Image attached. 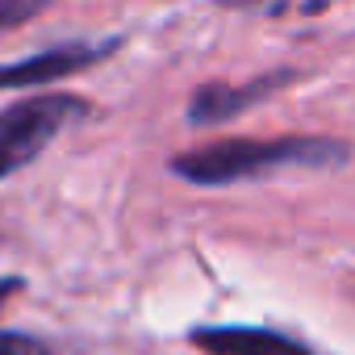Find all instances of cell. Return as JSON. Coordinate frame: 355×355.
<instances>
[{
  "mask_svg": "<svg viewBox=\"0 0 355 355\" xmlns=\"http://www.w3.org/2000/svg\"><path fill=\"white\" fill-rule=\"evenodd\" d=\"M297 80H301L297 67H268L263 76H255V80H247V84L209 80V84H201V88L189 96L184 117H189V125H197V130H201V125H222V121H234V117L259 109L263 101L280 96V92L293 88Z\"/></svg>",
  "mask_w": 355,
  "mask_h": 355,
  "instance_id": "3",
  "label": "cell"
},
{
  "mask_svg": "<svg viewBox=\"0 0 355 355\" xmlns=\"http://www.w3.org/2000/svg\"><path fill=\"white\" fill-rule=\"evenodd\" d=\"M9 293H21V280H17V276H5V280H0V297H9Z\"/></svg>",
  "mask_w": 355,
  "mask_h": 355,
  "instance_id": "10",
  "label": "cell"
},
{
  "mask_svg": "<svg viewBox=\"0 0 355 355\" xmlns=\"http://www.w3.org/2000/svg\"><path fill=\"white\" fill-rule=\"evenodd\" d=\"M125 46L121 34L113 38H96V42H63V46H51V51H38L21 63H0V88H46V84H59L67 76H80L96 63H105L109 55H117Z\"/></svg>",
  "mask_w": 355,
  "mask_h": 355,
  "instance_id": "4",
  "label": "cell"
},
{
  "mask_svg": "<svg viewBox=\"0 0 355 355\" xmlns=\"http://www.w3.org/2000/svg\"><path fill=\"white\" fill-rule=\"evenodd\" d=\"M297 9H301V17H318L330 9V0H297Z\"/></svg>",
  "mask_w": 355,
  "mask_h": 355,
  "instance_id": "9",
  "label": "cell"
},
{
  "mask_svg": "<svg viewBox=\"0 0 355 355\" xmlns=\"http://www.w3.org/2000/svg\"><path fill=\"white\" fill-rule=\"evenodd\" d=\"M351 297H355V284H351Z\"/></svg>",
  "mask_w": 355,
  "mask_h": 355,
  "instance_id": "11",
  "label": "cell"
},
{
  "mask_svg": "<svg viewBox=\"0 0 355 355\" xmlns=\"http://www.w3.org/2000/svg\"><path fill=\"white\" fill-rule=\"evenodd\" d=\"M218 9H239V13H259V17H284L297 0H214Z\"/></svg>",
  "mask_w": 355,
  "mask_h": 355,
  "instance_id": "7",
  "label": "cell"
},
{
  "mask_svg": "<svg viewBox=\"0 0 355 355\" xmlns=\"http://www.w3.org/2000/svg\"><path fill=\"white\" fill-rule=\"evenodd\" d=\"M355 146L338 134H276V138H222L209 146H193L167 159V171L197 189H230L247 180H263L272 171L305 167V171H338L347 167Z\"/></svg>",
  "mask_w": 355,
  "mask_h": 355,
  "instance_id": "1",
  "label": "cell"
},
{
  "mask_svg": "<svg viewBox=\"0 0 355 355\" xmlns=\"http://www.w3.org/2000/svg\"><path fill=\"white\" fill-rule=\"evenodd\" d=\"M55 0H0V34L21 30L26 21H34L38 13H46Z\"/></svg>",
  "mask_w": 355,
  "mask_h": 355,
  "instance_id": "6",
  "label": "cell"
},
{
  "mask_svg": "<svg viewBox=\"0 0 355 355\" xmlns=\"http://www.w3.org/2000/svg\"><path fill=\"white\" fill-rule=\"evenodd\" d=\"M189 343L205 355H322L309 338L276 326L255 322H222V326H193Z\"/></svg>",
  "mask_w": 355,
  "mask_h": 355,
  "instance_id": "5",
  "label": "cell"
},
{
  "mask_svg": "<svg viewBox=\"0 0 355 355\" xmlns=\"http://www.w3.org/2000/svg\"><path fill=\"white\" fill-rule=\"evenodd\" d=\"M0 355H51V347L21 330H0Z\"/></svg>",
  "mask_w": 355,
  "mask_h": 355,
  "instance_id": "8",
  "label": "cell"
},
{
  "mask_svg": "<svg viewBox=\"0 0 355 355\" xmlns=\"http://www.w3.org/2000/svg\"><path fill=\"white\" fill-rule=\"evenodd\" d=\"M92 105L71 92H51V96H30L9 109H0V180L26 163H34L67 125L84 121Z\"/></svg>",
  "mask_w": 355,
  "mask_h": 355,
  "instance_id": "2",
  "label": "cell"
}]
</instances>
